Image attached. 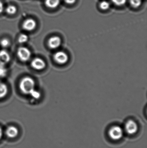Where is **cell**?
<instances>
[{"instance_id":"obj_14","label":"cell","mask_w":147,"mask_h":148,"mask_svg":"<svg viewBox=\"0 0 147 148\" xmlns=\"http://www.w3.org/2000/svg\"><path fill=\"white\" fill-rule=\"evenodd\" d=\"M28 36L26 34H22L18 37V42L20 44H24L28 41Z\"/></svg>"},{"instance_id":"obj_8","label":"cell","mask_w":147,"mask_h":148,"mask_svg":"<svg viewBox=\"0 0 147 148\" xmlns=\"http://www.w3.org/2000/svg\"><path fill=\"white\" fill-rule=\"evenodd\" d=\"M61 38L58 36H54L49 38L47 42L48 47L51 49H56L60 47L61 45Z\"/></svg>"},{"instance_id":"obj_1","label":"cell","mask_w":147,"mask_h":148,"mask_svg":"<svg viewBox=\"0 0 147 148\" xmlns=\"http://www.w3.org/2000/svg\"><path fill=\"white\" fill-rule=\"evenodd\" d=\"M35 83L32 77L27 76L23 77L20 82L19 88L24 95H30L35 89Z\"/></svg>"},{"instance_id":"obj_13","label":"cell","mask_w":147,"mask_h":148,"mask_svg":"<svg viewBox=\"0 0 147 148\" xmlns=\"http://www.w3.org/2000/svg\"><path fill=\"white\" fill-rule=\"evenodd\" d=\"M5 10L6 13L10 15L15 14L17 11V8L14 5H8L6 7Z\"/></svg>"},{"instance_id":"obj_20","label":"cell","mask_w":147,"mask_h":148,"mask_svg":"<svg viewBox=\"0 0 147 148\" xmlns=\"http://www.w3.org/2000/svg\"><path fill=\"white\" fill-rule=\"evenodd\" d=\"M112 2L116 6H123L126 4L127 0H111Z\"/></svg>"},{"instance_id":"obj_9","label":"cell","mask_w":147,"mask_h":148,"mask_svg":"<svg viewBox=\"0 0 147 148\" xmlns=\"http://www.w3.org/2000/svg\"><path fill=\"white\" fill-rule=\"evenodd\" d=\"M19 133L18 129L14 126H9L5 130V134L8 138L10 139L16 138L19 135Z\"/></svg>"},{"instance_id":"obj_21","label":"cell","mask_w":147,"mask_h":148,"mask_svg":"<svg viewBox=\"0 0 147 148\" xmlns=\"http://www.w3.org/2000/svg\"><path fill=\"white\" fill-rule=\"evenodd\" d=\"M5 9L4 4L3 2L0 0V14H2L4 11Z\"/></svg>"},{"instance_id":"obj_17","label":"cell","mask_w":147,"mask_h":148,"mask_svg":"<svg viewBox=\"0 0 147 148\" xmlns=\"http://www.w3.org/2000/svg\"><path fill=\"white\" fill-rule=\"evenodd\" d=\"M30 95L32 97L33 99H35V100H38L39 99L41 96V94L39 91H38L37 90L35 89L31 94Z\"/></svg>"},{"instance_id":"obj_12","label":"cell","mask_w":147,"mask_h":148,"mask_svg":"<svg viewBox=\"0 0 147 148\" xmlns=\"http://www.w3.org/2000/svg\"><path fill=\"white\" fill-rule=\"evenodd\" d=\"M8 93V88L6 84L0 82V99L3 98Z\"/></svg>"},{"instance_id":"obj_16","label":"cell","mask_w":147,"mask_h":148,"mask_svg":"<svg viewBox=\"0 0 147 148\" xmlns=\"http://www.w3.org/2000/svg\"><path fill=\"white\" fill-rule=\"evenodd\" d=\"M99 7H100V8L103 10H107L110 7V4L107 1H103L100 3Z\"/></svg>"},{"instance_id":"obj_6","label":"cell","mask_w":147,"mask_h":148,"mask_svg":"<svg viewBox=\"0 0 147 148\" xmlns=\"http://www.w3.org/2000/svg\"><path fill=\"white\" fill-rule=\"evenodd\" d=\"M23 29L26 31H33L37 27V23L33 18H27L23 21L22 25Z\"/></svg>"},{"instance_id":"obj_4","label":"cell","mask_w":147,"mask_h":148,"mask_svg":"<svg viewBox=\"0 0 147 148\" xmlns=\"http://www.w3.org/2000/svg\"><path fill=\"white\" fill-rule=\"evenodd\" d=\"M17 54L19 59L23 62L28 61L31 57V51L26 47L19 48L17 50Z\"/></svg>"},{"instance_id":"obj_19","label":"cell","mask_w":147,"mask_h":148,"mask_svg":"<svg viewBox=\"0 0 147 148\" xmlns=\"http://www.w3.org/2000/svg\"><path fill=\"white\" fill-rule=\"evenodd\" d=\"M10 42L8 39L4 38L0 41V45L3 48H6L9 46Z\"/></svg>"},{"instance_id":"obj_5","label":"cell","mask_w":147,"mask_h":148,"mask_svg":"<svg viewBox=\"0 0 147 148\" xmlns=\"http://www.w3.org/2000/svg\"><path fill=\"white\" fill-rule=\"evenodd\" d=\"M125 130L128 134L132 135L136 134L138 131V125L133 120H129L125 124Z\"/></svg>"},{"instance_id":"obj_10","label":"cell","mask_w":147,"mask_h":148,"mask_svg":"<svg viewBox=\"0 0 147 148\" xmlns=\"http://www.w3.org/2000/svg\"><path fill=\"white\" fill-rule=\"evenodd\" d=\"M11 57L7 51L5 50L0 51V65L5 66L10 61Z\"/></svg>"},{"instance_id":"obj_23","label":"cell","mask_w":147,"mask_h":148,"mask_svg":"<svg viewBox=\"0 0 147 148\" xmlns=\"http://www.w3.org/2000/svg\"><path fill=\"white\" fill-rule=\"evenodd\" d=\"M3 135V130L0 127V140L2 138Z\"/></svg>"},{"instance_id":"obj_11","label":"cell","mask_w":147,"mask_h":148,"mask_svg":"<svg viewBox=\"0 0 147 148\" xmlns=\"http://www.w3.org/2000/svg\"><path fill=\"white\" fill-rule=\"evenodd\" d=\"M60 2L61 0H45V3L47 8L53 9L59 6Z\"/></svg>"},{"instance_id":"obj_18","label":"cell","mask_w":147,"mask_h":148,"mask_svg":"<svg viewBox=\"0 0 147 148\" xmlns=\"http://www.w3.org/2000/svg\"><path fill=\"white\" fill-rule=\"evenodd\" d=\"M7 70L5 66L0 65V78L5 77L7 75Z\"/></svg>"},{"instance_id":"obj_15","label":"cell","mask_w":147,"mask_h":148,"mask_svg":"<svg viewBox=\"0 0 147 148\" xmlns=\"http://www.w3.org/2000/svg\"><path fill=\"white\" fill-rule=\"evenodd\" d=\"M143 0H129L130 5L133 8H137L142 4Z\"/></svg>"},{"instance_id":"obj_2","label":"cell","mask_w":147,"mask_h":148,"mask_svg":"<svg viewBox=\"0 0 147 148\" xmlns=\"http://www.w3.org/2000/svg\"><path fill=\"white\" fill-rule=\"evenodd\" d=\"M53 58L56 63L61 66L66 65L69 60L67 53L63 51H57L54 55Z\"/></svg>"},{"instance_id":"obj_7","label":"cell","mask_w":147,"mask_h":148,"mask_svg":"<svg viewBox=\"0 0 147 148\" xmlns=\"http://www.w3.org/2000/svg\"><path fill=\"white\" fill-rule=\"evenodd\" d=\"M31 66L36 70L40 71L45 68L46 64L44 60L39 58H35L31 62Z\"/></svg>"},{"instance_id":"obj_3","label":"cell","mask_w":147,"mask_h":148,"mask_svg":"<svg viewBox=\"0 0 147 148\" xmlns=\"http://www.w3.org/2000/svg\"><path fill=\"white\" fill-rule=\"evenodd\" d=\"M123 130L120 126H114L109 131L110 137L114 140H118L121 139L123 136Z\"/></svg>"},{"instance_id":"obj_22","label":"cell","mask_w":147,"mask_h":148,"mask_svg":"<svg viewBox=\"0 0 147 148\" xmlns=\"http://www.w3.org/2000/svg\"><path fill=\"white\" fill-rule=\"evenodd\" d=\"M65 2L68 4H73L76 2L77 0H64Z\"/></svg>"}]
</instances>
